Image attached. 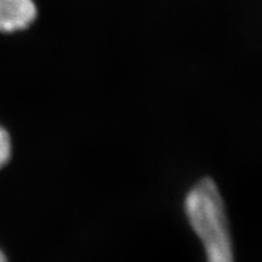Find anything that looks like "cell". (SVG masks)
I'll use <instances>...</instances> for the list:
<instances>
[{"label":"cell","mask_w":262,"mask_h":262,"mask_svg":"<svg viewBox=\"0 0 262 262\" xmlns=\"http://www.w3.org/2000/svg\"><path fill=\"white\" fill-rule=\"evenodd\" d=\"M185 210L204 245L208 262H234L225 204L211 179L202 180L188 192Z\"/></svg>","instance_id":"6da1fadb"},{"label":"cell","mask_w":262,"mask_h":262,"mask_svg":"<svg viewBox=\"0 0 262 262\" xmlns=\"http://www.w3.org/2000/svg\"><path fill=\"white\" fill-rule=\"evenodd\" d=\"M37 17L33 0H0V32L14 33L28 28Z\"/></svg>","instance_id":"7a4b0ae2"},{"label":"cell","mask_w":262,"mask_h":262,"mask_svg":"<svg viewBox=\"0 0 262 262\" xmlns=\"http://www.w3.org/2000/svg\"><path fill=\"white\" fill-rule=\"evenodd\" d=\"M11 137L4 127L0 126V169L4 168L11 158Z\"/></svg>","instance_id":"3957f363"},{"label":"cell","mask_w":262,"mask_h":262,"mask_svg":"<svg viewBox=\"0 0 262 262\" xmlns=\"http://www.w3.org/2000/svg\"><path fill=\"white\" fill-rule=\"evenodd\" d=\"M0 262H8V258H6L5 254L2 251V249H0Z\"/></svg>","instance_id":"277c9868"}]
</instances>
